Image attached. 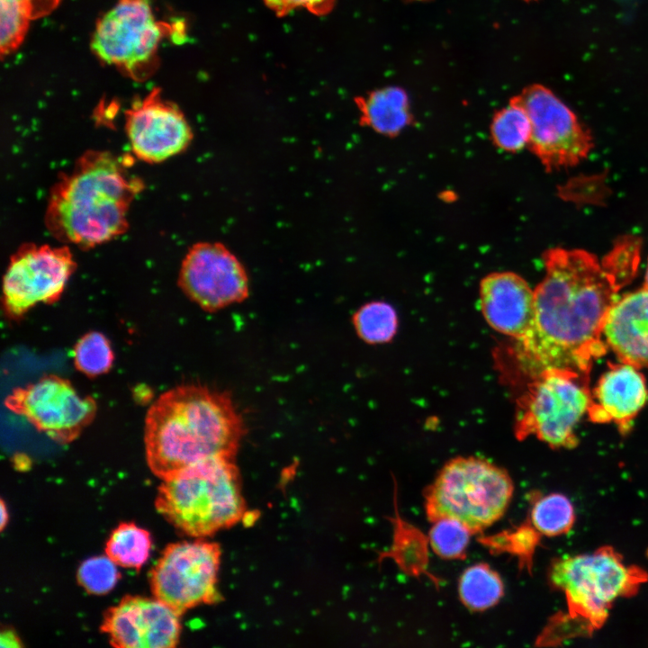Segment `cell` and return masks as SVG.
I'll return each instance as SVG.
<instances>
[{
	"instance_id": "6da1fadb",
	"label": "cell",
	"mask_w": 648,
	"mask_h": 648,
	"mask_svg": "<svg viewBox=\"0 0 648 648\" xmlns=\"http://www.w3.org/2000/svg\"><path fill=\"white\" fill-rule=\"evenodd\" d=\"M641 239L618 238L600 261L583 249L554 248L543 260L545 275L535 288V318L518 340L517 356L532 377L548 369L590 374L607 351L602 329L618 292L636 274Z\"/></svg>"
},
{
	"instance_id": "7a4b0ae2",
	"label": "cell",
	"mask_w": 648,
	"mask_h": 648,
	"mask_svg": "<svg viewBox=\"0 0 648 648\" xmlns=\"http://www.w3.org/2000/svg\"><path fill=\"white\" fill-rule=\"evenodd\" d=\"M244 435V420L227 392L180 385L161 394L147 412V463L162 480L207 458L234 457Z\"/></svg>"
},
{
	"instance_id": "3957f363",
	"label": "cell",
	"mask_w": 648,
	"mask_h": 648,
	"mask_svg": "<svg viewBox=\"0 0 648 648\" xmlns=\"http://www.w3.org/2000/svg\"><path fill=\"white\" fill-rule=\"evenodd\" d=\"M143 183L108 151L85 152L52 187L45 213L58 240L88 248L126 231L131 202Z\"/></svg>"
},
{
	"instance_id": "277c9868",
	"label": "cell",
	"mask_w": 648,
	"mask_h": 648,
	"mask_svg": "<svg viewBox=\"0 0 648 648\" xmlns=\"http://www.w3.org/2000/svg\"><path fill=\"white\" fill-rule=\"evenodd\" d=\"M158 511L176 529L203 537L230 526L245 514L239 475L231 456H214L162 479Z\"/></svg>"
},
{
	"instance_id": "5b68a950",
	"label": "cell",
	"mask_w": 648,
	"mask_h": 648,
	"mask_svg": "<svg viewBox=\"0 0 648 648\" xmlns=\"http://www.w3.org/2000/svg\"><path fill=\"white\" fill-rule=\"evenodd\" d=\"M513 493L509 475L478 457H457L442 468L426 500L428 518H455L472 532L497 521L506 511Z\"/></svg>"
},
{
	"instance_id": "8992f818",
	"label": "cell",
	"mask_w": 648,
	"mask_h": 648,
	"mask_svg": "<svg viewBox=\"0 0 648 648\" xmlns=\"http://www.w3.org/2000/svg\"><path fill=\"white\" fill-rule=\"evenodd\" d=\"M550 580L564 592L571 615L598 627L607 619L612 603L633 594L646 574L626 565L612 548L602 547L555 561Z\"/></svg>"
},
{
	"instance_id": "52a82bcc",
	"label": "cell",
	"mask_w": 648,
	"mask_h": 648,
	"mask_svg": "<svg viewBox=\"0 0 648 648\" xmlns=\"http://www.w3.org/2000/svg\"><path fill=\"white\" fill-rule=\"evenodd\" d=\"M589 377L565 369H548L533 377L521 398L516 434L530 435L552 447L577 444L576 426L590 407Z\"/></svg>"
},
{
	"instance_id": "ba28073f",
	"label": "cell",
	"mask_w": 648,
	"mask_h": 648,
	"mask_svg": "<svg viewBox=\"0 0 648 648\" xmlns=\"http://www.w3.org/2000/svg\"><path fill=\"white\" fill-rule=\"evenodd\" d=\"M173 26L158 22L151 0H118L96 22L94 54L135 80H145L158 65L159 43Z\"/></svg>"
},
{
	"instance_id": "9c48e42d",
	"label": "cell",
	"mask_w": 648,
	"mask_h": 648,
	"mask_svg": "<svg viewBox=\"0 0 648 648\" xmlns=\"http://www.w3.org/2000/svg\"><path fill=\"white\" fill-rule=\"evenodd\" d=\"M531 123L529 149L549 172L573 166L593 148L590 130L550 89L532 85L513 96Z\"/></svg>"
},
{
	"instance_id": "30bf717a",
	"label": "cell",
	"mask_w": 648,
	"mask_h": 648,
	"mask_svg": "<svg viewBox=\"0 0 648 648\" xmlns=\"http://www.w3.org/2000/svg\"><path fill=\"white\" fill-rule=\"evenodd\" d=\"M220 550L203 540L168 544L150 572L153 596L180 615L214 602Z\"/></svg>"
},
{
	"instance_id": "8fae6325",
	"label": "cell",
	"mask_w": 648,
	"mask_h": 648,
	"mask_svg": "<svg viewBox=\"0 0 648 648\" xmlns=\"http://www.w3.org/2000/svg\"><path fill=\"white\" fill-rule=\"evenodd\" d=\"M76 266L67 246L27 244L11 257L3 280V307L13 320L61 296Z\"/></svg>"
},
{
	"instance_id": "7c38bea8",
	"label": "cell",
	"mask_w": 648,
	"mask_h": 648,
	"mask_svg": "<svg viewBox=\"0 0 648 648\" xmlns=\"http://www.w3.org/2000/svg\"><path fill=\"white\" fill-rule=\"evenodd\" d=\"M4 404L60 444L76 439L96 413L93 398L80 395L69 381L52 374L14 389Z\"/></svg>"
},
{
	"instance_id": "4fadbf2b",
	"label": "cell",
	"mask_w": 648,
	"mask_h": 648,
	"mask_svg": "<svg viewBox=\"0 0 648 648\" xmlns=\"http://www.w3.org/2000/svg\"><path fill=\"white\" fill-rule=\"evenodd\" d=\"M178 284L202 310L212 312L245 301L249 295L248 272L223 243L194 244L180 266Z\"/></svg>"
},
{
	"instance_id": "5bb4252c",
	"label": "cell",
	"mask_w": 648,
	"mask_h": 648,
	"mask_svg": "<svg viewBox=\"0 0 648 648\" xmlns=\"http://www.w3.org/2000/svg\"><path fill=\"white\" fill-rule=\"evenodd\" d=\"M125 129L132 152L158 163L185 150L194 134L180 108L162 98L158 88L134 102L125 112Z\"/></svg>"
},
{
	"instance_id": "9a60e30c",
	"label": "cell",
	"mask_w": 648,
	"mask_h": 648,
	"mask_svg": "<svg viewBox=\"0 0 648 648\" xmlns=\"http://www.w3.org/2000/svg\"><path fill=\"white\" fill-rule=\"evenodd\" d=\"M180 614L154 598L126 596L104 614L101 631L119 648H171L180 637Z\"/></svg>"
},
{
	"instance_id": "2e32d148",
	"label": "cell",
	"mask_w": 648,
	"mask_h": 648,
	"mask_svg": "<svg viewBox=\"0 0 648 648\" xmlns=\"http://www.w3.org/2000/svg\"><path fill=\"white\" fill-rule=\"evenodd\" d=\"M480 304L487 323L517 340L530 330L535 318L534 290L519 274L495 272L480 284Z\"/></svg>"
},
{
	"instance_id": "e0dca14e",
	"label": "cell",
	"mask_w": 648,
	"mask_h": 648,
	"mask_svg": "<svg viewBox=\"0 0 648 648\" xmlns=\"http://www.w3.org/2000/svg\"><path fill=\"white\" fill-rule=\"evenodd\" d=\"M647 400L643 374L637 367L622 362L612 365L598 382L588 415L593 422L612 421L626 432Z\"/></svg>"
},
{
	"instance_id": "ac0fdd59",
	"label": "cell",
	"mask_w": 648,
	"mask_h": 648,
	"mask_svg": "<svg viewBox=\"0 0 648 648\" xmlns=\"http://www.w3.org/2000/svg\"><path fill=\"white\" fill-rule=\"evenodd\" d=\"M602 335L621 362L648 367V289L617 299L606 316Z\"/></svg>"
},
{
	"instance_id": "d6986e66",
	"label": "cell",
	"mask_w": 648,
	"mask_h": 648,
	"mask_svg": "<svg viewBox=\"0 0 648 648\" xmlns=\"http://www.w3.org/2000/svg\"><path fill=\"white\" fill-rule=\"evenodd\" d=\"M359 123L374 131L396 137L413 121L407 93L399 86H386L355 98Z\"/></svg>"
},
{
	"instance_id": "ffe728a7",
	"label": "cell",
	"mask_w": 648,
	"mask_h": 648,
	"mask_svg": "<svg viewBox=\"0 0 648 648\" xmlns=\"http://www.w3.org/2000/svg\"><path fill=\"white\" fill-rule=\"evenodd\" d=\"M152 546L150 534L134 523H122L111 533L105 554L117 565L140 569L149 557Z\"/></svg>"
},
{
	"instance_id": "44dd1931",
	"label": "cell",
	"mask_w": 648,
	"mask_h": 648,
	"mask_svg": "<svg viewBox=\"0 0 648 648\" xmlns=\"http://www.w3.org/2000/svg\"><path fill=\"white\" fill-rule=\"evenodd\" d=\"M503 583L499 574L484 563L467 568L459 580L462 602L470 609L485 610L499 602L503 596Z\"/></svg>"
},
{
	"instance_id": "7402d4cb",
	"label": "cell",
	"mask_w": 648,
	"mask_h": 648,
	"mask_svg": "<svg viewBox=\"0 0 648 648\" xmlns=\"http://www.w3.org/2000/svg\"><path fill=\"white\" fill-rule=\"evenodd\" d=\"M492 143L500 150L515 153L528 146L531 123L525 109L513 97L499 110L490 126Z\"/></svg>"
},
{
	"instance_id": "603a6c76",
	"label": "cell",
	"mask_w": 648,
	"mask_h": 648,
	"mask_svg": "<svg viewBox=\"0 0 648 648\" xmlns=\"http://www.w3.org/2000/svg\"><path fill=\"white\" fill-rule=\"evenodd\" d=\"M575 521L572 501L563 494L551 493L539 498L531 510L533 527L541 535L556 536L567 533Z\"/></svg>"
},
{
	"instance_id": "cb8c5ba5",
	"label": "cell",
	"mask_w": 648,
	"mask_h": 648,
	"mask_svg": "<svg viewBox=\"0 0 648 648\" xmlns=\"http://www.w3.org/2000/svg\"><path fill=\"white\" fill-rule=\"evenodd\" d=\"M353 324L361 339L368 344H381L394 337L398 318L389 303L372 302L363 305L354 314Z\"/></svg>"
},
{
	"instance_id": "d4e9b609",
	"label": "cell",
	"mask_w": 648,
	"mask_h": 648,
	"mask_svg": "<svg viewBox=\"0 0 648 648\" xmlns=\"http://www.w3.org/2000/svg\"><path fill=\"white\" fill-rule=\"evenodd\" d=\"M73 357L76 367L91 377L107 373L114 359L109 340L97 331L84 335L76 342Z\"/></svg>"
},
{
	"instance_id": "484cf974",
	"label": "cell",
	"mask_w": 648,
	"mask_h": 648,
	"mask_svg": "<svg viewBox=\"0 0 648 648\" xmlns=\"http://www.w3.org/2000/svg\"><path fill=\"white\" fill-rule=\"evenodd\" d=\"M0 50L4 57L21 45L32 18L24 0H0Z\"/></svg>"
},
{
	"instance_id": "4316f807",
	"label": "cell",
	"mask_w": 648,
	"mask_h": 648,
	"mask_svg": "<svg viewBox=\"0 0 648 648\" xmlns=\"http://www.w3.org/2000/svg\"><path fill=\"white\" fill-rule=\"evenodd\" d=\"M433 522L429 531L432 549L444 558H461L465 553L472 531L461 521L452 518H440Z\"/></svg>"
},
{
	"instance_id": "83f0119b",
	"label": "cell",
	"mask_w": 648,
	"mask_h": 648,
	"mask_svg": "<svg viewBox=\"0 0 648 648\" xmlns=\"http://www.w3.org/2000/svg\"><path fill=\"white\" fill-rule=\"evenodd\" d=\"M78 583L89 593L102 595L116 585L120 573L117 564L107 555H98L84 561L77 570Z\"/></svg>"
},
{
	"instance_id": "f1b7e54d",
	"label": "cell",
	"mask_w": 648,
	"mask_h": 648,
	"mask_svg": "<svg viewBox=\"0 0 648 648\" xmlns=\"http://www.w3.org/2000/svg\"><path fill=\"white\" fill-rule=\"evenodd\" d=\"M337 0H263L266 7L278 17L292 11L304 9L315 15H325L331 12Z\"/></svg>"
},
{
	"instance_id": "f546056e",
	"label": "cell",
	"mask_w": 648,
	"mask_h": 648,
	"mask_svg": "<svg viewBox=\"0 0 648 648\" xmlns=\"http://www.w3.org/2000/svg\"><path fill=\"white\" fill-rule=\"evenodd\" d=\"M30 9L32 18L36 19L50 14L57 7L60 0H24Z\"/></svg>"
},
{
	"instance_id": "4dcf8cb0",
	"label": "cell",
	"mask_w": 648,
	"mask_h": 648,
	"mask_svg": "<svg viewBox=\"0 0 648 648\" xmlns=\"http://www.w3.org/2000/svg\"><path fill=\"white\" fill-rule=\"evenodd\" d=\"M1 647H21L22 644L20 638L13 629L4 628L0 634Z\"/></svg>"
},
{
	"instance_id": "1f68e13d",
	"label": "cell",
	"mask_w": 648,
	"mask_h": 648,
	"mask_svg": "<svg viewBox=\"0 0 648 648\" xmlns=\"http://www.w3.org/2000/svg\"><path fill=\"white\" fill-rule=\"evenodd\" d=\"M8 520V512L6 510L4 502L1 501V529L3 530Z\"/></svg>"
},
{
	"instance_id": "d6a6232c",
	"label": "cell",
	"mask_w": 648,
	"mask_h": 648,
	"mask_svg": "<svg viewBox=\"0 0 648 648\" xmlns=\"http://www.w3.org/2000/svg\"><path fill=\"white\" fill-rule=\"evenodd\" d=\"M643 287L645 289H648V265H647V268H646V272H645L644 283Z\"/></svg>"
},
{
	"instance_id": "836d02e7",
	"label": "cell",
	"mask_w": 648,
	"mask_h": 648,
	"mask_svg": "<svg viewBox=\"0 0 648 648\" xmlns=\"http://www.w3.org/2000/svg\"><path fill=\"white\" fill-rule=\"evenodd\" d=\"M526 1H530V0H526Z\"/></svg>"
}]
</instances>
